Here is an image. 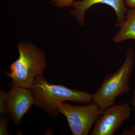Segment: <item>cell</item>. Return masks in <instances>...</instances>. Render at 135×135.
Returning <instances> with one entry per match:
<instances>
[{
    "label": "cell",
    "mask_w": 135,
    "mask_h": 135,
    "mask_svg": "<svg viewBox=\"0 0 135 135\" xmlns=\"http://www.w3.org/2000/svg\"><path fill=\"white\" fill-rule=\"evenodd\" d=\"M29 89L35 100V105L54 117L59 116L58 105L64 101L86 104L93 102V94L69 88L64 85L51 84L43 74L35 78Z\"/></svg>",
    "instance_id": "1"
},
{
    "label": "cell",
    "mask_w": 135,
    "mask_h": 135,
    "mask_svg": "<svg viewBox=\"0 0 135 135\" xmlns=\"http://www.w3.org/2000/svg\"><path fill=\"white\" fill-rule=\"evenodd\" d=\"M18 58L9 66L10 72L5 73L11 79L10 89L19 87L29 89L37 76L43 74L47 66L46 55L33 44L20 42Z\"/></svg>",
    "instance_id": "2"
},
{
    "label": "cell",
    "mask_w": 135,
    "mask_h": 135,
    "mask_svg": "<svg viewBox=\"0 0 135 135\" xmlns=\"http://www.w3.org/2000/svg\"><path fill=\"white\" fill-rule=\"evenodd\" d=\"M134 50L128 49L126 59L120 68L104 79L98 90L93 94V101L104 110L115 104L116 98L129 92V79L135 64Z\"/></svg>",
    "instance_id": "3"
},
{
    "label": "cell",
    "mask_w": 135,
    "mask_h": 135,
    "mask_svg": "<svg viewBox=\"0 0 135 135\" xmlns=\"http://www.w3.org/2000/svg\"><path fill=\"white\" fill-rule=\"evenodd\" d=\"M59 113L66 118L73 135H87L98 118L103 113L96 103L77 106L63 103L58 105Z\"/></svg>",
    "instance_id": "4"
},
{
    "label": "cell",
    "mask_w": 135,
    "mask_h": 135,
    "mask_svg": "<svg viewBox=\"0 0 135 135\" xmlns=\"http://www.w3.org/2000/svg\"><path fill=\"white\" fill-rule=\"evenodd\" d=\"M131 109L129 104H115L104 110L94 124L90 135H112L130 117Z\"/></svg>",
    "instance_id": "5"
},
{
    "label": "cell",
    "mask_w": 135,
    "mask_h": 135,
    "mask_svg": "<svg viewBox=\"0 0 135 135\" xmlns=\"http://www.w3.org/2000/svg\"><path fill=\"white\" fill-rule=\"evenodd\" d=\"M35 104L30 89L22 87H14L8 92L7 107L11 119L18 126L25 114Z\"/></svg>",
    "instance_id": "6"
},
{
    "label": "cell",
    "mask_w": 135,
    "mask_h": 135,
    "mask_svg": "<svg viewBox=\"0 0 135 135\" xmlns=\"http://www.w3.org/2000/svg\"><path fill=\"white\" fill-rule=\"evenodd\" d=\"M97 3L106 4L112 8L117 15L118 24L123 23L126 19V14L128 9L125 5V0H83L74 1L72 6L74 9L71 11V15L76 18L81 26H83L85 25V12Z\"/></svg>",
    "instance_id": "7"
},
{
    "label": "cell",
    "mask_w": 135,
    "mask_h": 135,
    "mask_svg": "<svg viewBox=\"0 0 135 135\" xmlns=\"http://www.w3.org/2000/svg\"><path fill=\"white\" fill-rule=\"evenodd\" d=\"M126 15V19L123 23L115 25L120 27L113 38L115 43H120L130 39L135 41V7L128 9Z\"/></svg>",
    "instance_id": "8"
},
{
    "label": "cell",
    "mask_w": 135,
    "mask_h": 135,
    "mask_svg": "<svg viewBox=\"0 0 135 135\" xmlns=\"http://www.w3.org/2000/svg\"><path fill=\"white\" fill-rule=\"evenodd\" d=\"M8 92L0 90V114L1 116L4 117H10L7 110V100Z\"/></svg>",
    "instance_id": "9"
},
{
    "label": "cell",
    "mask_w": 135,
    "mask_h": 135,
    "mask_svg": "<svg viewBox=\"0 0 135 135\" xmlns=\"http://www.w3.org/2000/svg\"><path fill=\"white\" fill-rule=\"evenodd\" d=\"M10 119V117L0 116V135H10L8 131V121Z\"/></svg>",
    "instance_id": "10"
},
{
    "label": "cell",
    "mask_w": 135,
    "mask_h": 135,
    "mask_svg": "<svg viewBox=\"0 0 135 135\" xmlns=\"http://www.w3.org/2000/svg\"><path fill=\"white\" fill-rule=\"evenodd\" d=\"M131 105L135 107V87L133 91V95L131 100ZM121 135H135V126H132L128 128H126L121 133Z\"/></svg>",
    "instance_id": "11"
},
{
    "label": "cell",
    "mask_w": 135,
    "mask_h": 135,
    "mask_svg": "<svg viewBox=\"0 0 135 135\" xmlns=\"http://www.w3.org/2000/svg\"><path fill=\"white\" fill-rule=\"evenodd\" d=\"M74 2V0H51V3L60 8L72 6Z\"/></svg>",
    "instance_id": "12"
},
{
    "label": "cell",
    "mask_w": 135,
    "mask_h": 135,
    "mask_svg": "<svg viewBox=\"0 0 135 135\" xmlns=\"http://www.w3.org/2000/svg\"><path fill=\"white\" fill-rule=\"evenodd\" d=\"M125 3L129 8L135 7V0H125Z\"/></svg>",
    "instance_id": "13"
}]
</instances>
